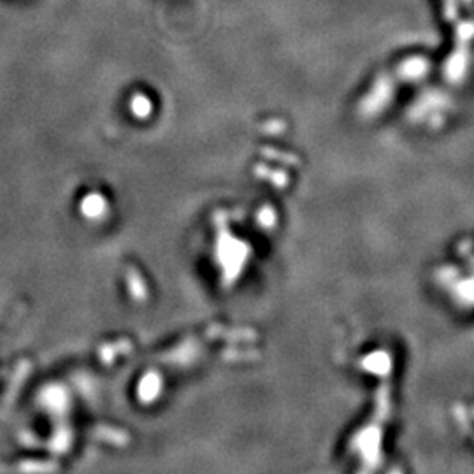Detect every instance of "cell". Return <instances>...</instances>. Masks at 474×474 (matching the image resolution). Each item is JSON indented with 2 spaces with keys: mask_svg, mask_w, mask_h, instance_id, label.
I'll list each match as a JSON object with an SVG mask.
<instances>
[{
  "mask_svg": "<svg viewBox=\"0 0 474 474\" xmlns=\"http://www.w3.org/2000/svg\"><path fill=\"white\" fill-rule=\"evenodd\" d=\"M429 69V63H427L425 59H418V56H413V59L406 60L402 63L401 71L406 74V76H423Z\"/></svg>",
  "mask_w": 474,
  "mask_h": 474,
  "instance_id": "1",
  "label": "cell"
}]
</instances>
